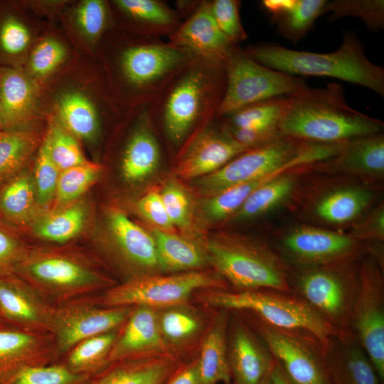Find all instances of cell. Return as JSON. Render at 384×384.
<instances>
[{
	"label": "cell",
	"instance_id": "6da1fadb",
	"mask_svg": "<svg viewBox=\"0 0 384 384\" xmlns=\"http://www.w3.org/2000/svg\"><path fill=\"white\" fill-rule=\"evenodd\" d=\"M225 87V60L194 55L150 105L152 119L181 149L217 117Z\"/></svg>",
	"mask_w": 384,
	"mask_h": 384
},
{
	"label": "cell",
	"instance_id": "7a4b0ae2",
	"mask_svg": "<svg viewBox=\"0 0 384 384\" xmlns=\"http://www.w3.org/2000/svg\"><path fill=\"white\" fill-rule=\"evenodd\" d=\"M383 122L351 107L343 87L309 86L288 96L279 122L282 137L317 144H337L382 133Z\"/></svg>",
	"mask_w": 384,
	"mask_h": 384
},
{
	"label": "cell",
	"instance_id": "3957f363",
	"mask_svg": "<svg viewBox=\"0 0 384 384\" xmlns=\"http://www.w3.org/2000/svg\"><path fill=\"white\" fill-rule=\"evenodd\" d=\"M14 274L53 304L97 295L118 283L97 255L66 245H31Z\"/></svg>",
	"mask_w": 384,
	"mask_h": 384
},
{
	"label": "cell",
	"instance_id": "277c9868",
	"mask_svg": "<svg viewBox=\"0 0 384 384\" xmlns=\"http://www.w3.org/2000/svg\"><path fill=\"white\" fill-rule=\"evenodd\" d=\"M244 50L269 68L294 76L334 78L384 97V70L366 57L363 43L353 31H346L338 49L330 53L297 50L270 43L250 45Z\"/></svg>",
	"mask_w": 384,
	"mask_h": 384
},
{
	"label": "cell",
	"instance_id": "5b68a950",
	"mask_svg": "<svg viewBox=\"0 0 384 384\" xmlns=\"http://www.w3.org/2000/svg\"><path fill=\"white\" fill-rule=\"evenodd\" d=\"M192 298L203 306L250 313L271 326L310 335L323 350L334 338L352 336L329 324L291 294L273 290L204 289Z\"/></svg>",
	"mask_w": 384,
	"mask_h": 384
},
{
	"label": "cell",
	"instance_id": "8992f818",
	"mask_svg": "<svg viewBox=\"0 0 384 384\" xmlns=\"http://www.w3.org/2000/svg\"><path fill=\"white\" fill-rule=\"evenodd\" d=\"M204 246L208 265L237 291L292 293L284 262L266 245L232 233L216 234Z\"/></svg>",
	"mask_w": 384,
	"mask_h": 384
},
{
	"label": "cell",
	"instance_id": "52a82bcc",
	"mask_svg": "<svg viewBox=\"0 0 384 384\" xmlns=\"http://www.w3.org/2000/svg\"><path fill=\"white\" fill-rule=\"evenodd\" d=\"M338 144H317L282 137L250 148L218 170L198 179L202 193L212 196L232 186L279 170L311 166L334 156Z\"/></svg>",
	"mask_w": 384,
	"mask_h": 384
},
{
	"label": "cell",
	"instance_id": "ba28073f",
	"mask_svg": "<svg viewBox=\"0 0 384 384\" xmlns=\"http://www.w3.org/2000/svg\"><path fill=\"white\" fill-rule=\"evenodd\" d=\"M204 289H230L216 272L204 270L174 274H154L118 282L94 295L95 302L107 307L146 306L155 309L188 303Z\"/></svg>",
	"mask_w": 384,
	"mask_h": 384
},
{
	"label": "cell",
	"instance_id": "9c48e42d",
	"mask_svg": "<svg viewBox=\"0 0 384 384\" xmlns=\"http://www.w3.org/2000/svg\"><path fill=\"white\" fill-rule=\"evenodd\" d=\"M226 87L217 117L269 99L289 96L307 87L299 77L284 73L251 58L235 46L225 60Z\"/></svg>",
	"mask_w": 384,
	"mask_h": 384
},
{
	"label": "cell",
	"instance_id": "30bf717a",
	"mask_svg": "<svg viewBox=\"0 0 384 384\" xmlns=\"http://www.w3.org/2000/svg\"><path fill=\"white\" fill-rule=\"evenodd\" d=\"M290 284L293 295L334 327L352 334L350 318L358 272L351 271L348 262L307 267Z\"/></svg>",
	"mask_w": 384,
	"mask_h": 384
},
{
	"label": "cell",
	"instance_id": "8fae6325",
	"mask_svg": "<svg viewBox=\"0 0 384 384\" xmlns=\"http://www.w3.org/2000/svg\"><path fill=\"white\" fill-rule=\"evenodd\" d=\"M194 55L161 38H145L122 50L119 67L125 82L139 92L142 105H151Z\"/></svg>",
	"mask_w": 384,
	"mask_h": 384
},
{
	"label": "cell",
	"instance_id": "7c38bea8",
	"mask_svg": "<svg viewBox=\"0 0 384 384\" xmlns=\"http://www.w3.org/2000/svg\"><path fill=\"white\" fill-rule=\"evenodd\" d=\"M246 322L294 384H333L319 342L310 335L271 326L247 313Z\"/></svg>",
	"mask_w": 384,
	"mask_h": 384
},
{
	"label": "cell",
	"instance_id": "4fadbf2b",
	"mask_svg": "<svg viewBox=\"0 0 384 384\" xmlns=\"http://www.w3.org/2000/svg\"><path fill=\"white\" fill-rule=\"evenodd\" d=\"M380 263L371 255L358 272V287L350 318L351 334L384 381V283Z\"/></svg>",
	"mask_w": 384,
	"mask_h": 384
},
{
	"label": "cell",
	"instance_id": "5bb4252c",
	"mask_svg": "<svg viewBox=\"0 0 384 384\" xmlns=\"http://www.w3.org/2000/svg\"><path fill=\"white\" fill-rule=\"evenodd\" d=\"M106 220L107 238L100 245V250L123 276L119 282L161 273L150 233L117 208L108 210Z\"/></svg>",
	"mask_w": 384,
	"mask_h": 384
},
{
	"label": "cell",
	"instance_id": "9a60e30c",
	"mask_svg": "<svg viewBox=\"0 0 384 384\" xmlns=\"http://www.w3.org/2000/svg\"><path fill=\"white\" fill-rule=\"evenodd\" d=\"M132 309L101 306L94 295L55 304L51 334L55 338L58 361L78 342L118 329Z\"/></svg>",
	"mask_w": 384,
	"mask_h": 384
},
{
	"label": "cell",
	"instance_id": "2e32d148",
	"mask_svg": "<svg viewBox=\"0 0 384 384\" xmlns=\"http://www.w3.org/2000/svg\"><path fill=\"white\" fill-rule=\"evenodd\" d=\"M210 122L195 133L178 151L174 174L183 179H198L223 167L250 149Z\"/></svg>",
	"mask_w": 384,
	"mask_h": 384
},
{
	"label": "cell",
	"instance_id": "e0dca14e",
	"mask_svg": "<svg viewBox=\"0 0 384 384\" xmlns=\"http://www.w3.org/2000/svg\"><path fill=\"white\" fill-rule=\"evenodd\" d=\"M282 246L295 263L306 267L348 262L360 249L358 241L351 235L310 226L292 230Z\"/></svg>",
	"mask_w": 384,
	"mask_h": 384
},
{
	"label": "cell",
	"instance_id": "ac0fdd59",
	"mask_svg": "<svg viewBox=\"0 0 384 384\" xmlns=\"http://www.w3.org/2000/svg\"><path fill=\"white\" fill-rule=\"evenodd\" d=\"M57 361L51 333L27 331L0 321V384L25 369Z\"/></svg>",
	"mask_w": 384,
	"mask_h": 384
},
{
	"label": "cell",
	"instance_id": "d6986e66",
	"mask_svg": "<svg viewBox=\"0 0 384 384\" xmlns=\"http://www.w3.org/2000/svg\"><path fill=\"white\" fill-rule=\"evenodd\" d=\"M54 305L15 274L0 275V321L27 331L51 333Z\"/></svg>",
	"mask_w": 384,
	"mask_h": 384
},
{
	"label": "cell",
	"instance_id": "ffe728a7",
	"mask_svg": "<svg viewBox=\"0 0 384 384\" xmlns=\"http://www.w3.org/2000/svg\"><path fill=\"white\" fill-rule=\"evenodd\" d=\"M193 357L171 351L139 354L109 363L85 384H163Z\"/></svg>",
	"mask_w": 384,
	"mask_h": 384
},
{
	"label": "cell",
	"instance_id": "44dd1931",
	"mask_svg": "<svg viewBox=\"0 0 384 384\" xmlns=\"http://www.w3.org/2000/svg\"><path fill=\"white\" fill-rule=\"evenodd\" d=\"M233 318L227 332L232 384H259L270 375L274 361L246 321L239 314Z\"/></svg>",
	"mask_w": 384,
	"mask_h": 384
},
{
	"label": "cell",
	"instance_id": "7402d4cb",
	"mask_svg": "<svg viewBox=\"0 0 384 384\" xmlns=\"http://www.w3.org/2000/svg\"><path fill=\"white\" fill-rule=\"evenodd\" d=\"M168 38L167 41L174 46L210 59L225 60L235 46L218 28L211 14L209 1H200Z\"/></svg>",
	"mask_w": 384,
	"mask_h": 384
},
{
	"label": "cell",
	"instance_id": "603a6c76",
	"mask_svg": "<svg viewBox=\"0 0 384 384\" xmlns=\"http://www.w3.org/2000/svg\"><path fill=\"white\" fill-rule=\"evenodd\" d=\"M170 351L160 333L157 310L134 306L118 329L112 346L109 363L154 351Z\"/></svg>",
	"mask_w": 384,
	"mask_h": 384
},
{
	"label": "cell",
	"instance_id": "cb8c5ba5",
	"mask_svg": "<svg viewBox=\"0 0 384 384\" xmlns=\"http://www.w3.org/2000/svg\"><path fill=\"white\" fill-rule=\"evenodd\" d=\"M139 124L129 137L121 159V173L128 183H138L151 176L161 161L150 105L143 107Z\"/></svg>",
	"mask_w": 384,
	"mask_h": 384
},
{
	"label": "cell",
	"instance_id": "d4e9b609",
	"mask_svg": "<svg viewBox=\"0 0 384 384\" xmlns=\"http://www.w3.org/2000/svg\"><path fill=\"white\" fill-rule=\"evenodd\" d=\"M161 337L171 351L194 356L210 326L204 315L188 303L156 309Z\"/></svg>",
	"mask_w": 384,
	"mask_h": 384
},
{
	"label": "cell",
	"instance_id": "484cf974",
	"mask_svg": "<svg viewBox=\"0 0 384 384\" xmlns=\"http://www.w3.org/2000/svg\"><path fill=\"white\" fill-rule=\"evenodd\" d=\"M324 353L333 384H381L373 365L353 336L334 338Z\"/></svg>",
	"mask_w": 384,
	"mask_h": 384
},
{
	"label": "cell",
	"instance_id": "4316f807",
	"mask_svg": "<svg viewBox=\"0 0 384 384\" xmlns=\"http://www.w3.org/2000/svg\"><path fill=\"white\" fill-rule=\"evenodd\" d=\"M317 164L334 171L380 176L384 171L383 134L379 133L343 142L336 154Z\"/></svg>",
	"mask_w": 384,
	"mask_h": 384
},
{
	"label": "cell",
	"instance_id": "83f0119b",
	"mask_svg": "<svg viewBox=\"0 0 384 384\" xmlns=\"http://www.w3.org/2000/svg\"><path fill=\"white\" fill-rule=\"evenodd\" d=\"M228 311L219 309L198 348V368L201 384H232L227 354Z\"/></svg>",
	"mask_w": 384,
	"mask_h": 384
},
{
	"label": "cell",
	"instance_id": "f1b7e54d",
	"mask_svg": "<svg viewBox=\"0 0 384 384\" xmlns=\"http://www.w3.org/2000/svg\"><path fill=\"white\" fill-rule=\"evenodd\" d=\"M35 102L31 80L15 67H0V127L2 130L23 128Z\"/></svg>",
	"mask_w": 384,
	"mask_h": 384
},
{
	"label": "cell",
	"instance_id": "f546056e",
	"mask_svg": "<svg viewBox=\"0 0 384 384\" xmlns=\"http://www.w3.org/2000/svg\"><path fill=\"white\" fill-rule=\"evenodd\" d=\"M154 240L160 272L174 274L204 270L208 265L204 246L174 232L154 228Z\"/></svg>",
	"mask_w": 384,
	"mask_h": 384
},
{
	"label": "cell",
	"instance_id": "4dcf8cb0",
	"mask_svg": "<svg viewBox=\"0 0 384 384\" xmlns=\"http://www.w3.org/2000/svg\"><path fill=\"white\" fill-rule=\"evenodd\" d=\"M33 176L26 169L0 187V220L21 230L42 213Z\"/></svg>",
	"mask_w": 384,
	"mask_h": 384
},
{
	"label": "cell",
	"instance_id": "1f68e13d",
	"mask_svg": "<svg viewBox=\"0 0 384 384\" xmlns=\"http://www.w3.org/2000/svg\"><path fill=\"white\" fill-rule=\"evenodd\" d=\"M88 216L87 208L78 201L56 210L42 213L31 223L33 235L38 239L65 245L84 229Z\"/></svg>",
	"mask_w": 384,
	"mask_h": 384
},
{
	"label": "cell",
	"instance_id": "d6a6232c",
	"mask_svg": "<svg viewBox=\"0 0 384 384\" xmlns=\"http://www.w3.org/2000/svg\"><path fill=\"white\" fill-rule=\"evenodd\" d=\"M114 4L142 27L146 38L169 37L181 23L180 14L159 0H117Z\"/></svg>",
	"mask_w": 384,
	"mask_h": 384
},
{
	"label": "cell",
	"instance_id": "836d02e7",
	"mask_svg": "<svg viewBox=\"0 0 384 384\" xmlns=\"http://www.w3.org/2000/svg\"><path fill=\"white\" fill-rule=\"evenodd\" d=\"M117 330L87 338L70 348L57 362L70 372L91 376L109 363L108 359Z\"/></svg>",
	"mask_w": 384,
	"mask_h": 384
},
{
	"label": "cell",
	"instance_id": "e575fe53",
	"mask_svg": "<svg viewBox=\"0 0 384 384\" xmlns=\"http://www.w3.org/2000/svg\"><path fill=\"white\" fill-rule=\"evenodd\" d=\"M371 198V193L363 188H339L319 198L315 213L325 222L346 223L356 219L368 207Z\"/></svg>",
	"mask_w": 384,
	"mask_h": 384
},
{
	"label": "cell",
	"instance_id": "d590c367",
	"mask_svg": "<svg viewBox=\"0 0 384 384\" xmlns=\"http://www.w3.org/2000/svg\"><path fill=\"white\" fill-rule=\"evenodd\" d=\"M38 145L39 136L31 129L0 132V187L25 169Z\"/></svg>",
	"mask_w": 384,
	"mask_h": 384
},
{
	"label": "cell",
	"instance_id": "8d00e7d4",
	"mask_svg": "<svg viewBox=\"0 0 384 384\" xmlns=\"http://www.w3.org/2000/svg\"><path fill=\"white\" fill-rule=\"evenodd\" d=\"M58 113L64 128L75 137L91 140L97 134L100 120L97 110L83 94L71 92L63 95Z\"/></svg>",
	"mask_w": 384,
	"mask_h": 384
},
{
	"label": "cell",
	"instance_id": "74e56055",
	"mask_svg": "<svg viewBox=\"0 0 384 384\" xmlns=\"http://www.w3.org/2000/svg\"><path fill=\"white\" fill-rule=\"evenodd\" d=\"M289 171L279 170L232 186L208 196L203 205L205 215L210 220L218 221L234 215L256 188L267 181Z\"/></svg>",
	"mask_w": 384,
	"mask_h": 384
},
{
	"label": "cell",
	"instance_id": "f35d334b",
	"mask_svg": "<svg viewBox=\"0 0 384 384\" xmlns=\"http://www.w3.org/2000/svg\"><path fill=\"white\" fill-rule=\"evenodd\" d=\"M286 174L287 173L278 176L256 188L233 215L234 219L243 220L257 217L284 201L295 186L294 177Z\"/></svg>",
	"mask_w": 384,
	"mask_h": 384
},
{
	"label": "cell",
	"instance_id": "ab89813d",
	"mask_svg": "<svg viewBox=\"0 0 384 384\" xmlns=\"http://www.w3.org/2000/svg\"><path fill=\"white\" fill-rule=\"evenodd\" d=\"M326 2V0H294L291 7L271 20L277 25L281 36L297 43L324 14Z\"/></svg>",
	"mask_w": 384,
	"mask_h": 384
},
{
	"label": "cell",
	"instance_id": "60d3db41",
	"mask_svg": "<svg viewBox=\"0 0 384 384\" xmlns=\"http://www.w3.org/2000/svg\"><path fill=\"white\" fill-rule=\"evenodd\" d=\"M102 167L94 162H86L60 171L50 210H56L79 201V198L97 181Z\"/></svg>",
	"mask_w": 384,
	"mask_h": 384
},
{
	"label": "cell",
	"instance_id": "b9f144b4",
	"mask_svg": "<svg viewBox=\"0 0 384 384\" xmlns=\"http://www.w3.org/2000/svg\"><path fill=\"white\" fill-rule=\"evenodd\" d=\"M288 96L277 97L244 107L223 119L225 130L250 127L278 125Z\"/></svg>",
	"mask_w": 384,
	"mask_h": 384
},
{
	"label": "cell",
	"instance_id": "7bdbcfd3",
	"mask_svg": "<svg viewBox=\"0 0 384 384\" xmlns=\"http://www.w3.org/2000/svg\"><path fill=\"white\" fill-rule=\"evenodd\" d=\"M330 13L326 19L336 21L346 17L361 19L373 32L384 28L383 0H334L326 1L324 14Z\"/></svg>",
	"mask_w": 384,
	"mask_h": 384
},
{
	"label": "cell",
	"instance_id": "ee69618b",
	"mask_svg": "<svg viewBox=\"0 0 384 384\" xmlns=\"http://www.w3.org/2000/svg\"><path fill=\"white\" fill-rule=\"evenodd\" d=\"M0 5V62L12 65L28 46L31 33L14 12Z\"/></svg>",
	"mask_w": 384,
	"mask_h": 384
},
{
	"label": "cell",
	"instance_id": "f6af8a7d",
	"mask_svg": "<svg viewBox=\"0 0 384 384\" xmlns=\"http://www.w3.org/2000/svg\"><path fill=\"white\" fill-rule=\"evenodd\" d=\"M60 173L50 157L48 142L44 138L38 149L32 175L38 203L43 213L48 211L53 205Z\"/></svg>",
	"mask_w": 384,
	"mask_h": 384
},
{
	"label": "cell",
	"instance_id": "bcb514c9",
	"mask_svg": "<svg viewBox=\"0 0 384 384\" xmlns=\"http://www.w3.org/2000/svg\"><path fill=\"white\" fill-rule=\"evenodd\" d=\"M45 138L50 157L60 171L87 161L75 137L64 127L51 124Z\"/></svg>",
	"mask_w": 384,
	"mask_h": 384
},
{
	"label": "cell",
	"instance_id": "7dc6e473",
	"mask_svg": "<svg viewBox=\"0 0 384 384\" xmlns=\"http://www.w3.org/2000/svg\"><path fill=\"white\" fill-rule=\"evenodd\" d=\"M89 377L75 374L55 362L25 369L5 384H85Z\"/></svg>",
	"mask_w": 384,
	"mask_h": 384
},
{
	"label": "cell",
	"instance_id": "c3c4849f",
	"mask_svg": "<svg viewBox=\"0 0 384 384\" xmlns=\"http://www.w3.org/2000/svg\"><path fill=\"white\" fill-rule=\"evenodd\" d=\"M30 247L20 230L0 220V275L13 274Z\"/></svg>",
	"mask_w": 384,
	"mask_h": 384
},
{
	"label": "cell",
	"instance_id": "681fc988",
	"mask_svg": "<svg viewBox=\"0 0 384 384\" xmlns=\"http://www.w3.org/2000/svg\"><path fill=\"white\" fill-rule=\"evenodd\" d=\"M209 5L218 28L232 44L238 46L247 39L240 17V1L213 0L209 1Z\"/></svg>",
	"mask_w": 384,
	"mask_h": 384
},
{
	"label": "cell",
	"instance_id": "f907efd6",
	"mask_svg": "<svg viewBox=\"0 0 384 384\" xmlns=\"http://www.w3.org/2000/svg\"><path fill=\"white\" fill-rule=\"evenodd\" d=\"M66 55V49L60 42L46 38L33 49L29 59V69L36 76H46L63 62Z\"/></svg>",
	"mask_w": 384,
	"mask_h": 384
},
{
	"label": "cell",
	"instance_id": "816d5d0a",
	"mask_svg": "<svg viewBox=\"0 0 384 384\" xmlns=\"http://www.w3.org/2000/svg\"><path fill=\"white\" fill-rule=\"evenodd\" d=\"M159 193L173 225L183 230L189 228L191 211L186 192L176 183L168 182Z\"/></svg>",
	"mask_w": 384,
	"mask_h": 384
},
{
	"label": "cell",
	"instance_id": "f5cc1de1",
	"mask_svg": "<svg viewBox=\"0 0 384 384\" xmlns=\"http://www.w3.org/2000/svg\"><path fill=\"white\" fill-rule=\"evenodd\" d=\"M107 9L100 0H86L80 4L76 11V21L82 33L91 40L103 33L107 23Z\"/></svg>",
	"mask_w": 384,
	"mask_h": 384
},
{
	"label": "cell",
	"instance_id": "db71d44e",
	"mask_svg": "<svg viewBox=\"0 0 384 384\" xmlns=\"http://www.w3.org/2000/svg\"><path fill=\"white\" fill-rule=\"evenodd\" d=\"M137 209L139 214L156 228L174 232L173 225L163 203L159 192L150 191L139 199Z\"/></svg>",
	"mask_w": 384,
	"mask_h": 384
},
{
	"label": "cell",
	"instance_id": "11a10c76",
	"mask_svg": "<svg viewBox=\"0 0 384 384\" xmlns=\"http://www.w3.org/2000/svg\"><path fill=\"white\" fill-rule=\"evenodd\" d=\"M351 236L358 241L366 239L383 240L384 209L383 205L379 206L363 222L358 225Z\"/></svg>",
	"mask_w": 384,
	"mask_h": 384
},
{
	"label": "cell",
	"instance_id": "9f6ffc18",
	"mask_svg": "<svg viewBox=\"0 0 384 384\" xmlns=\"http://www.w3.org/2000/svg\"><path fill=\"white\" fill-rule=\"evenodd\" d=\"M163 384H201L197 355L186 361Z\"/></svg>",
	"mask_w": 384,
	"mask_h": 384
},
{
	"label": "cell",
	"instance_id": "6f0895ef",
	"mask_svg": "<svg viewBox=\"0 0 384 384\" xmlns=\"http://www.w3.org/2000/svg\"><path fill=\"white\" fill-rule=\"evenodd\" d=\"M294 0H264L262 7L271 15V19L277 16L294 4Z\"/></svg>",
	"mask_w": 384,
	"mask_h": 384
},
{
	"label": "cell",
	"instance_id": "680465c9",
	"mask_svg": "<svg viewBox=\"0 0 384 384\" xmlns=\"http://www.w3.org/2000/svg\"><path fill=\"white\" fill-rule=\"evenodd\" d=\"M270 380L271 384H294L275 361L270 373Z\"/></svg>",
	"mask_w": 384,
	"mask_h": 384
},
{
	"label": "cell",
	"instance_id": "91938a15",
	"mask_svg": "<svg viewBox=\"0 0 384 384\" xmlns=\"http://www.w3.org/2000/svg\"><path fill=\"white\" fill-rule=\"evenodd\" d=\"M259 384H271L270 375L266 378L263 379Z\"/></svg>",
	"mask_w": 384,
	"mask_h": 384
},
{
	"label": "cell",
	"instance_id": "94428289",
	"mask_svg": "<svg viewBox=\"0 0 384 384\" xmlns=\"http://www.w3.org/2000/svg\"><path fill=\"white\" fill-rule=\"evenodd\" d=\"M1 131H2V129H1V127H0V132H1Z\"/></svg>",
	"mask_w": 384,
	"mask_h": 384
}]
</instances>
